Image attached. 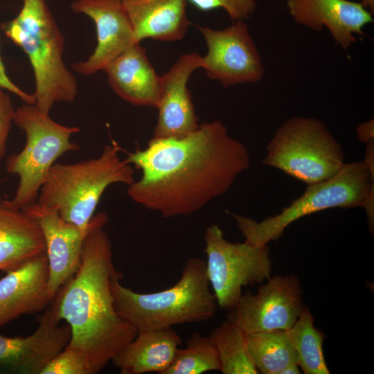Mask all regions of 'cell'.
Returning <instances> with one entry per match:
<instances>
[{
    "mask_svg": "<svg viewBox=\"0 0 374 374\" xmlns=\"http://www.w3.org/2000/svg\"><path fill=\"white\" fill-rule=\"evenodd\" d=\"M125 159L141 171L128 186L129 197L165 218L199 211L225 194L251 163L246 145L220 120L180 138L152 137Z\"/></svg>",
    "mask_w": 374,
    "mask_h": 374,
    "instance_id": "6da1fadb",
    "label": "cell"
},
{
    "mask_svg": "<svg viewBox=\"0 0 374 374\" xmlns=\"http://www.w3.org/2000/svg\"><path fill=\"white\" fill-rule=\"evenodd\" d=\"M108 220L104 212L93 215L78 268L51 306L57 319L66 321L71 328L66 347L82 355L89 374L100 373L138 333L115 308L112 283L121 274L114 267L112 242L104 230Z\"/></svg>",
    "mask_w": 374,
    "mask_h": 374,
    "instance_id": "7a4b0ae2",
    "label": "cell"
},
{
    "mask_svg": "<svg viewBox=\"0 0 374 374\" xmlns=\"http://www.w3.org/2000/svg\"><path fill=\"white\" fill-rule=\"evenodd\" d=\"M122 276L112 283L118 315L138 331L172 328L211 319L217 303L208 278L206 262L188 258L179 280L172 287L152 293H139L123 286Z\"/></svg>",
    "mask_w": 374,
    "mask_h": 374,
    "instance_id": "3957f363",
    "label": "cell"
},
{
    "mask_svg": "<svg viewBox=\"0 0 374 374\" xmlns=\"http://www.w3.org/2000/svg\"><path fill=\"white\" fill-rule=\"evenodd\" d=\"M121 150L112 140L98 157L74 163H54L36 202L87 231L106 188L117 183L129 186L134 181L132 165L121 158Z\"/></svg>",
    "mask_w": 374,
    "mask_h": 374,
    "instance_id": "277c9868",
    "label": "cell"
},
{
    "mask_svg": "<svg viewBox=\"0 0 374 374\" xmlns=\"http://www.w3.org/2000/svg\"><path fill=\"white\" fill-rule=\"evenodd\" d=\"M3 30L28 57L35 76V105L49 113L56 103L73 102L76 79L63 61L64 37L46 1L23 0L20 12Z\"/></svg>",
    "mask_w": 374,
    "mask_h": 374,
    "instance_id": "5b68a950",
    "label": "cell"
},
{
    "mask_svg": "<svg viewBox=\"0 0 374 374\" xmlns=\"http://www.w3.org/2000/svg\"><path fill=\"white\" fill-rule=\"evenodd\" d=\"M373 181L364 161L345 163L334 177L308 185L303 195L277 215L258 222L249 217L229 213L235 220L245 241L258 247L278 240L285 229L299 219L333 208H364L371 230L374 226Z\"/></svg>",
    "mask_w": 374,
    "mask_h": 374,
    "instance_id": "8992f818",
    "label": "cell"
},
{
    "mask_svg": "<svg viewBox=\"0 0 374 374\" xmlns=\"http://www.w3.org/2000/svg\"><path fill=\"white\" fill-rule=\"evenodd\" d=\"M13 123L25 132L26 141L21 151L6 161V171L19 177L15 197L7 201L11 206L22 210L36 202L55 161L66 152L80 149L70 140L80 130L56 123L49 113L35 104L25 103L15 109Z\"/></svg>",
    "mask_w": 374,
    "mask_h": 374,
    "instance_id": "52a82bcc",
    "label": "cell"
},
{
    "mask_svg": "<svg viewBox=\"0 0 374 374\" xmlns=\"http://www.w3.org/2000/svg\"><path fill=\"white\" fill-rule=\"evenodd\" d=\"M265 166L307 185L328 179L345 164L340 143L321 121L296 116L285 121L266 146Z\"/></svg>",
    "mask_w": 374,
    "mask_h": 374,
    "instance_id": "ba28073f",
    "label": "cell"
},
{
    "mask_svg": "<svg viewBox=\"0 0 374 374\" xmlns=\"http://www.w3.org/2000/svg\"><path fill=\"white\" fill-rule=\"evenodd\" d=\"M204 241L208 278L220 308L231 310L237 305L243 287L270 278L272 266L268 244L231 242L224 238L217 224L206 228Z\"/></svg>",
    "mask_w": 374,
    "mask_h": 374,
    "instance_id": "9c48e42d",
    "label": "cell"
},
{
    "mask_svg": "<svg viewBox=\"0 0 374 374\" xmlns=\"http://www.w3.org/2000/svg\"><path fill=\"white\" fill-rule=\"evenodd\" d=\"M197 28L207 46L206 54L201 57V68L208 78L224 87L262 79V59L244 21H233L222 30L201 26Z\"/></svg>",
    "mask_w": 374,
    "mask_h": 374,
    "instance_id": "30bf717a",
    "label": "cell"
},
{
    "mask_svg": "<svg viewBox=\"0 0 374 374\" xmlns=\"http://www.w3.org/2000/svg\"><path fill=\"white\" fill-rule=\"evenodd\" d=\"M303 291L294 275L270 277L256 294H242L227 319L245 334L287 330L296 321L303 307Z\"/></svg>",
    "mask_w": 374,
    "mask_h": 374,
    "instance_id": "8fae6325",
    "label": "cell"
},
{
    "mask_svg": "<svg viewBox=\"0 0 374 374\" xmlns=\"http://www.w3.org/2000/svg\"><path fill=\"white\" fill-rule=\"evenodd\" d=\"M71 8L84 14L95 23L97 45L85 61L73 64V69L89 75L103 70L114 58L136 40L134 30L123 0H75Z\"/></svg>",
    "mask_w": 374,
    "mask_h": 374,
    "instance_id": "7c38bea8",
    "label": "cell"
},
{
    "mask_svg": "<svg viewBox=\"0 0 374 374\" xmlns=\"http://www.w3.org/2000/svg\"><path fill=\"white\" fill-rule=\"evenodd\" d=\"M201 57L196 52L183 54L161 76V93L156 107L158 118L152 137L180 138L199 126L188 82L191 74L201 68Z\"/></svg>",
    "mask_w": 374,
    "mask_h": 374,
    "instance_id": "4fadbf2b",
    "label": "cell"
},
{
    "mask_svg": "<svg viewBox=\"0 0 374 374\" xmlns=\"http://www.w3.org/2000/svg\"><path fill=\"white\" fill-rule=\"evenodd\" d=\"M22 211L38 224L44 238L48 264V293L52 301L78 268L87 230L64 220L56 211L36 202Z\"/></svg>",
    "mask_w": 374,
    "mask_h": 374,
    "instance_id": "5bb4252c",
    "label": "cell"
},
{
    "mask_svg": "<svg viewBox=\"0 0 374 374\" xmlns=\"http://www.w3.org/2000/svg\"><path fill=\"white\" fill-rule=\"evenodd\" d=\"M30 335L6 337L0 334V368L21 374H41L48 362L69 344V326H59L52 308L38 319Z\"/></svg>",
    "mask_w": 374,
    "mask_h": 374,
    "instance_id": "9a60e30c",
    "label": "cell"
},
{
    "mask_svg": "<svg viewBox=\"0 0 374 374\" xmlns=\"http://www.w3.org/2000/svg\"><path fill=\"white\" fill-rule=\"evenodd\" d=\"M293 20L314 31L326 28L335 44L348 50L373 22L371 13L361 2L350 0H287Z\"/></svg>",
    "mask_w": 374,
    "mask_h": 374,
    "instance_id": "2e32d148",
    "label": "cell"
},
{
    "mask_svg": "<svg viewBox=\"0 0 374 374\" xmlns=\"http://www.w3.org/2000/svg\"><path fill=\"white\" fill-rule=\"evenodd\" d=\"M6 273L0 279V328L24 314L42 310L51 301L46 253Z\"/></svg>",
    "mask_w": 374,
    "mask_h": 374,
    "instance_id": "e0dca14e",
    "label": "cell"
},
{
    "mask_svg": "<svg viewBox=\"0 0 374 374\" xmlns=\"http://www.w3.org/2000/svg\"><path fill=\"white\" fill-rule=\"evenodd\" d=\"M114 91L136 106L156 107L161 93V76L150 62L145 48L136 42L103 69Z\"/></svg>",
    "mask_w": 374,
    "mask_h": 374,
    "instance_id": "ac0fdd59",
    "label": "cell"
},
{
    "mask_svg": "<svg viewBox=\"0 0 374 374\" xmlns=\"http://www.w3.org/2000/svg\"><path fill=\"white\" fill-rule=\"evenodd\" d=\"M136 42L181 39L190 26L186 0H123Z\"/></svg>",
    "mask_w": 374,
    "mask_h": 374,
    "instance_id": "d6986e66",
    "label": "cell"
},
{
    "mask_svg": "<svg viewBox=\"0 0 374 374\" xmlns=\"http://www.w3.org/2000/svg\"><path fill=\"white\" fill-rule=\"evenodd\" d=\"M182 339L172 328L138 331L135 338L112 359L121 374H163Z\"/></svg>",
    "mask_w": 374,
    "mask_h": 374,
    "instance_id": "ffe728a7",
    "label": "cell"
},
{
    "mask_svg": "<svg viewBox=\"0 0 374 374\" xmlns=\"http://www.w3.org/2000/svg\"><path fill=\"white\" fill-rule=\"evenodd\" d=\"M46 253L38 224L22 210L0 202V271H8Z\"/></svg>",
    "mask_w": 374,
    "mask_h": 374,
    "instance_id": "44dd1931",
    "label": "cell"
},
{
    "mask_svg": "<svg viewBox=\"0 0 374 374\" xmlns=\"http://www.w3.org/2000/svg\"><path fill=\"white\" fill-rule=\"evenodd\" d=\"M249 357L258 373L280 374L298 357L286 330H271L246 334Z\"/></svg>",
    "mask_w": 374,
    "mask_h": 374,
    "instance_id": "7402d4cb",
    "label": "cell"
},
{
    "mask_svg": "<svg viewBox=\"0 0 374 374\" xmlns=\"http://www.w3.org/2000/svg\"><path fill=\"white\" fill-rule=\"evenodd\" d=\"M294 349L298 364L305 374H329L323 351V333L315 328L308 307L303 309L294 324L286 330Z\"/></svg>",
    "mask_w": 374,
    "mask_h": 374,
    "instance_id": "603a6c76",
    "label": "cell"
},
{
    "mask_svg": "<svg viewBox=\"0 0 374 374\" xmlns=\"http://www.w3.org/2000/svg\"><path fill=\"white\" fill-rule=\"evenodd\" d=\"M215 347L223 374H258L247 351L246 334L226 318L208 336Z\"/></svg>",
    "mask_w": 374,
    "mask_h": 374,
    "instance_id": "cb8c5ba5",
    "label": "cell"
},
{
    "mask_svg": "<svg viewBox=\"0 0 374 374\" xmlns=\"http://www.w3.org/2000/svg\"><path fill=\"white\" fill-rule=\"evenodd\" d=\"M220 371L217 350L208 337L192 333L184 348H178L170 366L163 374H201Z\"/></svg>",
    "mask_w": 374,
    "mask_h": 374,
    "instance_id": "d4e9b609",
    "label": "cell"
},
{
    "mask_svg": "<svg viewBox=\"0 0 374 374\" xmlns=\"http://www.w3.org/2000/svg\"><path fill=\"white\" fill-rule=\"evenodd\" d=\"M201 11L223 9L233 21H244L254 12L256 0H186Z\"/></svg>",
    "mask_w": 374,
    "mask_h": 374,
    "instance_id": "484cf974",
    "label": "cell"
},
{
    "mask_svg": "<svg viewBox=\"0 0 374 374\" xmlns=\"http://www.w3.org/2000/svg\"><path fill=\"white\" fill-rule=\"evenodd\" d=\"M41 374H89L82 355L65 347L44 368Z\"/></svg>",
    "mask_w": 374,
    "mask_h": 374,
    "instance_id": "4316f807",
    "label": "cell"
},
{
    "mask_svg": "<svg viewBox=\"0 0 374 374\" xmlns=\"http://www.w3.org/2000/svg\"><path fill=\"white\" fill-rule=\"evenodd\" d=\"M0 87V160L6 153V143L15 112L10 97Z\"/></svg>",
    "mask_w": 374,
    "mask_h": 374,
    "instance_id": "83f0119b",
    "label": "cell"
},
{
    "mask_svg": "<svg viewBox=\"0 0 374 374\" xmlns=\"http://www.w3.org/2000/svg\"><path fill=\"white\" fill-rule=\"evenodd\" d=\"M0 87L15 94L25 103L35 104L33 94H29L17 87L8 76L6 69L0 57Z\"/></svg>",
    "mask_w": 374,
    "mask_h": 374,
    "instance_id": "f1b7e54d",
    "label": "cell"
},
{
    "mask_svg": "<svg viewBox=\"0 0 374 374\" xmlns=\"http://www.w3.org/2000/svg\"><path fill=\"white\" fill-rule=\"evenodd\" d=\"M358 139L362 143H366L374 139V121L371 119L366 122L360 123L356 127Z\"/></svg>",
    "mask_w": 374,
    "mask_h": 374,
    "instance_id": "f546056e",
    "label": "cell"
},
{
    "mask_svg": "<svg viewBox=\"0 0 374 374\" xmlns=\"http://www.w3.org/2000/svg\"><path fill=\"white\" fill-rule=\"evenodd\" d=\"M374 143L373 140L366 143L365 159L363 161L367 166L371 176L374 177Z\"/></svg>",
    "mask_w": 374,
    "mask_h": 374,
    "instance_id": "4dcf8cb0",
    "label": "cell"
},
{
    "mask_svg": "<svg viewBox=\"0 0 374 374\" xmlns=\"http://www.w3.org/2000/svg\"><path fill=\"white\" fill-rule=\"evenodd\" d=\"M299 368L298 364H291L285 367L280 374H299L301 373Z\"/></svg>",
    "mask_w": 374,
    "mask_h": 374,
    "instance_id": "1f68e13d",
    "label": "cell"
},
{
    "mask_svg": "<svg viewBox=\"0 0 374 374\" xmlns=\"http://www.w3.org/2000/svg\"><path fill=\"white\" fill-rule=\"evenodd\" d=\"M363 6L371 13L374 12V0H362L361 2Z\"/></svg>",
    "mask_w": 374,
    "mask_h": 374,
    "instance_id": "d6a6232c",
    "label": "cell"
}]
</instances>
